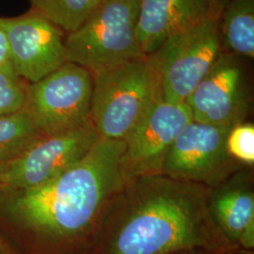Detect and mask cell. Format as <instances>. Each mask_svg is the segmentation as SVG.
Masks as SVG:
<instances>
[{"label":"cell","mask_w":254,"mask_h":254,"mask_svg":"<svg viewBox=\"0 0 254 254\" xmlns=\"http://www.w3.org/2000/svg\"><path fill=\"white\" fill-rule=\"evenodd\" d=\"M93 77L77 64L66 63L39 81L28 83L23 109L43 136L91 123Z\"/></svg>","instance_id":"6"},{"label":"cell","mask_w":254,"mask_h":254,"mask_svg":"<svg viewBox=\"0 0 254 254\" xmlns=\"http://www.w3.org/2000/svg\"><path fill=\"white\" fill-rule=\"evenodd\" d=\"M186 104L196 122L231 127L247 122L253 97L240 57L227 52L219 55Z\"/></svg>","instance_id":"8"},{"label":"cell","mask_w":254,"mask_h":254,"mask_svg":"<svg viewBox=\"0 0 254 254\" xmlns=\"http://www.w3.org/2000/svg\"><path fill=\"white\" fill-rule=\"evenodd\" d=\"M28 82L21 78L12 67L0 68V117L23 109Z\"/></svg>","instance_id":"17"},{"label":"cell","mask_w":254,"mask_h":254,"mask_svg":"<svg viewBox=\"0 0 254 254\" xmlns=\"http://www.w3.org/2000/svg\"><path fill=\"white\" fill-rule=\"evenodd\" d=\"M140 0H102L74 32L66 35L68 63L92 76L145 58L139 46Z\"/></svg>","instance_id":"3"},{"label":"cell","mask_w":254,"mask_h":254,"mask_svg":"<svg viewBox=\"0 0 254 254\" xmlns=\"http://www.w3.org/2000/svg\"><path fill=\"white\" fill-rule=\"evenodd\" d=\"M220 34L227 53L254 60V0H228Z\"/></svg>","instance_id":"14"},{"label":"cell","mask_w":254,"mask_h":254,"mask_svg":"<svg viewBox=\"0 0 254 254\" xmlns=\"http://www.w3.org/2000/svg\"><path fill=\"white\" fill-rule=\"evenodd\" d=\"M102 0H29L33 9L66 34L81 27Z\"/></svg>","instance_id":"16"},{"label":"cell","mask_w":254,"mask_h":254,"mask_svg":"<svg viewBox=\"0 0 254 254\" xmlns=\"http://www.w3.org/2000/svg\"><path fill=\"white\" fill-rule=\"evenodd\" d=\"M8 164H2V165H0V191L3 190V185H2V179H1L2 173H4V171H5V169H6V167H7Z\"/></svg>","instance_id":"21"},{"label":"cell","mask_w":254,"mask_h":254,"mask_svg":"<svg viewBox=\"0 0 254 254\" xmlns=\"http://www.w3.org/2000/svg\"><path fill=\"white\" fill-rule=\"evenodd\" d=\"M125 140L100 138L87 155L52 180L14 191L7 214L34 245L63 253L91 237L96 242L109 208L124 189Z\"/></svg>","instance_id":"2"},{"label":"cell","mask_w":254,"mask_h":254,"mask_svg":"<svg viewBox=\"0 0 254 254\" xmlns=\"http://www.w3.org/2000/svg\"><path fill=\"white\" fill-rule=\"evenodd\" d=\"M9 57H8V48L6 36L3 31V28L0 25V68L6 65H9Z\"/></svg>","instance_id":"20"},{"label":"cell","mask_w":254,"mask_h":254,"mask_svg":"<svg viewBox=\"0 0 254 254\" xmlns=\"http://www.w3.org/2000/svg\"><path fill=\"white\" fill-rule=\"evenodd\" d=\"M192 121L186 103L156 101L125 139L121 170L126 183L159 174L176 136Z\"/></svg>","instance_id":"11"},{"label":"cell","mask_w":254,"mask_h":254,"mask_svg":"<svg viewBox=\"0 0 254 254\" xmlns=\"http://www.w3.org/2000/svg\"><path fill=\"white\" fill-rule=\"evenodd\" d=\"M231 128L192 120L173 141L161 174L210 188L248 167L228 153L226 140Z\"/></svg>","instance_id":"7"},{"label":"cell","mask_w":254,"mask_h":254,"mask_svg":"<svg viewBox=\"0 0 254 254\" xmlns=\"http://www.w3.org/2000/svg\"><path fill=\"white\" fill-rule=\"evenodd\" d=\"M228 153L248 167L254 164V126L251 123H242L232 127L226 140Z\"/></svg>","instance_id":"18"},{"label":"cell","mask_w":254,"mask_h":254,"mask_svg":"<svg viewBox=\"0 0 254 254\" xmlns=\"http://www.w3.org/2000/svg\"><path fill=\"white\" fill-rule=\"evenodd\" d=\"M0 254H9L8 252H6L5 250H4V248L2 247V246L0 245Z\"/></svg>","instance_id":"22"},{"label":"cell","mask_w":254,"mask_h":254,"mask_svg":"<svg viewBox=\"0 0 254 254\" xmlns=\"http://www.w3.org/2000/svg\"><path fill=\"white\" fill-rule=\"evenodd\" d=\"M100 139L92 124L41 137L2 173L3 190H26L42 186L79 162Z\"/></svg>","instance_id":"9"},{"label":"cell","mask_w":254,"mask_h":254,"mask_svg":"<svg viewBox=\"0 0 254 254\" xmlns=\"http://www.w3.org/2000/svg\"><path fill=\"white\" fill-rule=\"evenodd\" d=\"M176 254H253V252H248L241 249H229L224 251H212V250H205V249H197L188 252H183Z\"/></svg>","instance_id":"19"},{"label":"cell","mask_w":254,"mask_h":254,"mask_svg":"<svg viewBox=\"0 0 254 254\" xmlns=\"http://www.w3.org/2000/svg\"><path fill=\"white\" fill-rule=\"evenodd\" d=\"M252 167H244L209 188L208 208L228 243L254 250V184Z\"/></svg>","instance_id":"13"},{"label":"cell","mask_w":254,"mask_h":254,"mask_svg":"<svg viewBox=\"0 0 254 254\" xmlns=\"http://www.w3.org/2000/svg\"><path fill=\"white\" fill-rule=\"evenodd\" d=\"M220 20L188 28L147 56L159 100L186 103L222 51Z\"/></svg>","instance_id":"5"},{"label":"cell","mask_w":254,"mask_h":254,"mask_svg":"<svg viewBox=\"0 0 254 254\" xmlns=\"http://www.w3.org/2000/svg\"><path fill=\"white\" fill-rule=\"evenodd\" d=\"M9 63L21 78L39 81L68 63L66 33L33 9L13 17H0Z\"/></svg>","instance_id":"10"},{"label":"cell","mask_w":254,"mask_h":254,"mask_svg":"<svg viewBox=\"0 0 254 254\" xmlns=\"http://www.w3.org/2000/svg\"><path fill=\"white\" fill-rule=\"evenodd\" d=\"M43 136L24 109L0 117V165L12 162Z\"/></svg>","instance_id":"15"},{"label":"cell","mask_w":254,"mask_h":254,"mask_svg":"<svg viewBox=\"0 0 254 254\" xmlns=\"http://www.w3.org/2000/svg\"><path fill=\"white\" fill-rule=\"evenodd\" d=\"M92 77L91 122L103 139L125 140L159 101L147 57Z\"/></svg>","instance_id":"4"},{"label":"cell","mask_w":254,"mask_h":254,"mask_svg":"<svg viewBox=\"0 0 254 254\" xmlns=\"http://www.w3.org/2000/svg\"><path fill=\"white\" fill-rule=\"evenodd\" d=\"M208 193L206 186L161 173L127 182L104 219L96 254L233 249L210 215Z\"/></svg>","instance_id":"1"},{"label":"cell","mask_w":254,"mask_h":254,"mask_svg":"<svg viewBox=\"0 0 254 254\" xmlns=\"http://www.w3.org/2000/svg\"><path fill=\"white\" fill-rule=\"evenodd\" d=\"M228 0H140L137 34L144 56L188 28L220 20Z\"/></svg>","instance_id":"12"}]
</instances>
